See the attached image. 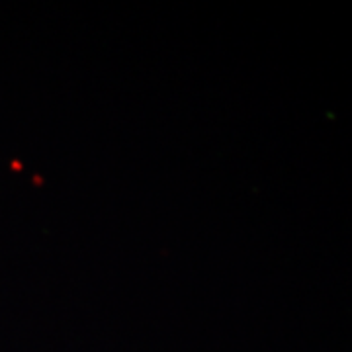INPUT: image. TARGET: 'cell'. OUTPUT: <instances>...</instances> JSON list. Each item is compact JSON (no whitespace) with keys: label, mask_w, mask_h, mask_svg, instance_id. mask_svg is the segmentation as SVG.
Here are the masks:
<instances>
[]
</instances>
